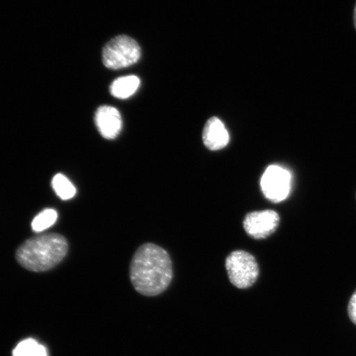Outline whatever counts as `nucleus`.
<instances>
[{
  "label": "nucleus",
  "instance_id": "1",
  "mask_svg": "<svg viewBox=\"0 0 356 356\" xmlns=\"http://www.w3.org/2000/svg\"><path fill=\"white\" fill-rule=\"evenodd\" d=\"M130 278L140 295L156 296L165 291L172 279L170 257L163 248L146 243L133 257Z\"/></svg>",
  "mask_w": 356,
  "mask_h": 356
},
{
  "label": "nucleus",
  "instance_id": "2",
  "mask_svg": "<svg viewBox=\"0 0 356 356\" xmlns=\"http://www.w3.org/2000/svg\"><path fill=\"white\" fill-rule=\"evenodd\" d=\"M64 236L49 234L35 236L21 245L16 252L17 262L26 270L42 273L53 268L68 252Z\"/></svg>",
  "mask_w": 356,
  "mask_h": 356
},
{
  "label": "nucleus",
  "instance_id": "3",
  "mask_svg": "<svg viewBox=\"0 0 356 356\" xmlns=\"http://www.w3.org/2000/svg\"><path fill=\"white\" fill-rule=\"evenodd\" d=\"M140 55L139 44L131 38L121 35L106 44L102 51V60L108 68L119 70L137 63Z\"/></svg>",
  "mask_w": 356,
  "mask_h": 356
},
{
  "label": "nucleus",
  "instance_id": "4",
  "mask_svg": "<svg viewBox=\"0 0 356 356\" xmlns=\"http://www.w3.org/2000/svg\"><path fill=\"white\" fill-rule=\"evenodd\" d=\"M226 270L230 282L238 289L250 288L259 275L255 257L245 251H234L227 257Z\"/></svg>",
  "mask_w": 356,
  "mask_h": 356
},
{
  "label": "nucleus",
  "instance_id": "5",
  "mask_svg": "<svg viewBox=\"0 0 356 356\" xmlns=\"http://www.w3.org/2000/svg\"><path fill=\"white\" fill-rule=\"evenodd\" d=\"M291 175L286 168L270 165L261 179V188L265 197L273 203L286 200L291 193Z\"/></svg>",
  "mask_w": 356,
  "mask_h": 356
},
{
  "label": "nucleus",
  "instance_id": "6",
  "mask_svg": "<svg viewBox=\"0 0 356 356\" xmlns=\"http://www.w3.org/2000/svg\"><path fill=\"white\" fill-rule=\"evenodd\" d=\"M280 216L274 211L266 210L248 213L243 221V228L250 237L264 239L277 230Z\"/></svg>",
  "mask_w": 356,
  "mask_h": 356
},
{
  "label": "nucleus",
  "instance_id": "7",
  "mask_svg": "<svg viewBox=\"0 0 356 356\" xmlns=\"http://www.w3.org/2000/svg\"><path fill=\"white\" fill-rule=\"evenodd\" d=\"M95 123L102 136L108 140L118 137L122 128L121 114L110 106H102L97 110Z\"/></svg>",
  "mask_w": 356,
  "mask_h": 356
},
{
  "label": "nucleus",
  "instance_id": "8",
  "mask_svg": "<svg viewBox=\"0 0 356 356\" xmlns=\"http://www.w3.org/2000/svg\"><path fill=\"white\" fill-rule=\"evenodd\" d=\"M203 142L207 148L216 151L224 149L229 142V134L219 118L208 120L203 131Z\"/></svg>",
  "mask_w": 356,
  "mask_h": 356
},
{
  "label": "nucleus",
  "instance_id": "9",
  "mask_svg": "<svg viewBox=\"0 0 356 356\" xmlns=\"http://www.w3.org/2000/svg\"><path fill=\"white\" fill-rule=\"evenodd\" d=\"M140 80L135 75H129L119 78L111 83L110 91L111 95L117 99H126L135 95L139 88Z\"/></svg>",
  "mask_w": 356,
  "mask_h": 356
},
{
  "label": "nucleus",
  "instance_id": "10",
  "mask_svg": "<svg viewBox=\"0 0 356 356\" xmlns=\"http://www.w3.org/2000/svg\"><path fill=\"white\" fill-rule=\"evenodd\" d=\"M13 356H48V353L46 347L33 338H28L16 346Z\"/></svg>",
  "mask_w": 356,
  "mask_h": 356
},
{
  "label": "nucleus",
  "instance_id": "11",
  "mask_svg": "<svg viewBox=\"0 0 356 356\" xmlns=\"http://www.w3.org/2000/svg\"><path fill=\"white\" fill-rule=\"evenodd\" d=\"M52 188L58 197L64 200L72 199L76 194V189L72 182L61 173L53 177Z\"/></svg>",
  "mask_w": 356,
  "mask_h": 356
},
{
  "label": "nucleus",
  "instance_id": "12",
  "mask_svg": "<svg viewBox=\"0 0 356 356\" xmlns=\"http://www.w3.org/2000/svg\"><path fill=\"white\" fill-rule=\"evenodd\" d=\"M57 218L58 213L55 210L46 209L34 218L32 228L35 233H41L54 225Z\"/></svg>",
  "mask_w": 356,
  "mask_h": 356
},
{
  "label": "nucleus",
  "instance_id": "13",
  "mask_svg": "<svg viewBox=\"0 0 356 356\" xmlns=\"http://www.w3.org/2000/svg\"><path fill=\"white\" fill-rule=\"evenodd\" d=\"M348 314L351 321L356 325V291L349 301Z\"/></svg>",
  "mask_w": 356,
  "mask_h": 356
},
{
  "label": "nucleus",
  "instance_id": "14",
  "mask_svg": "<svg viewBox=\"0 0 356 356\" xmlns=\"http://www.w3.org/2000/svg\"><path fill=\"white\" fill-rule=\"evenodd\" d=\"M353 19H354L355 28V29H356V3H355V10H354V16H353Z\"/></svg>",
  "mask_w": 356,
  "mask_h": 356
}]
</instances>
